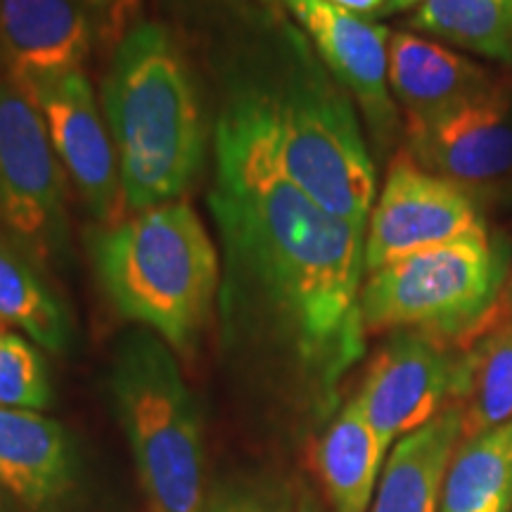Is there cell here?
Listing matches in <instances>:
<instances>
[{"instance_id": "cell-24", "label": "cell", "mask_w": 512, "mask_h": 512, "mask_svg": "<svg viewBox=\"0 0 512 512\" xmlns=\"http://www.w3.org/2000/svg\"><path fill=\"white\" fill-rule=\"evenodd\" d=\"M83 3L88 5V10H95L105 19L112 34H119V29L124 27L126 17L136 8L138 0H83Z\"/></svg>"}, {"instance_id": "cell-9", "label": "cell", "mask_w": 512, "mask_h": 512, "mask_svg": "<svg viewBox=\"0 0 512 512\" xmlns=\"http://www.w3.org/2000/svg\"><path fill=\"white\" fill-rule=\"evenodd\" d=\"M408 155L479 200L512 188V81L494 86L444 117L408 124Z\"/></svg>"}, {"instance_id": "cell-3", "label": "cell", "mask_w": 512, "mask_h": 512, "mask_svg": "<svg viewBox=\"0 0 512 512\" xmlns=\"http://www.w3.org/2000/svg\"><path fill=\"white\" fill-rule=\"evenodd\" d=\"M93 264L107 297L188 354L207 328L221 285L219 252L197 211L169 202L110 226L93 240Z\"/></svg>"}, {"instance_id": "cell-1", "label": "cell", "mask_w": 512, "mask_h": 512, "mask_svg": "<svg viewBox=\"0 0 512 512\" xmlns=\"http://www.w3.org/2000/svg\"><path fill=\"white\" fill-rule=\"evenodd\" d=\"M209 209L228 311L275 335L332 392L366 349V228L318 207L280 166L271 100L242 91L216 126Z\"/></svg>"}, {"instance_id": "cell-15", "label": "cell", "mask_w": 512, "mask_h": 512, "mask_svg": "<svg viewBox=\"0 0 512 512\" xmlns=\"http://www.w3.org/2000/svg\"><path fill=\"white\" fill-rule=\"evenodd\" d=\"M463 437V408L456 401L396 441L384 465L370 512H439L453 451Z\"/></svg>"}, {"instance_id": "cell-10", "label": "cell", "mask_w": 512, "mask_h": 512, "mask_svg": "<svg viewBox=\"0 0 512 512\" xmlns=\"http://www.w3.org/2000/svg\"><path fill=\"white\" fill-rule=\"evenodd\" d=\"M458 356L460 349L415 330H399L377 351L356 401L387 451L453 403Z\"/></svg>"}, {"instance_id": "cell-6", "label": "cell", "mask_w": 512, "mask_h": 512, "mask_svg": "<svg viewBox=\"0 0 512 512\" xmlns=\"http://www.w3.org/2000/svg\"><path fill=\"white\" fill-rule=\"evenodd\" d=\"M505 247L489 240L453 242L368 273L361 316L368 335L425 332L463 349L496 323L508 280Z\"/></svg>"}, {"instance_id": "cell-14", "label": "cell", "mask_w": 512, "mask_h": 512, "mask_svg": "<svg viewBox=\"0 0 512 512\" xmlns=\"http://www.w3.org/2000/svg\"><path fill=\"white\" fill-rule=\"evenodd\" d=\"M494 83V74L441 43L415 34L389 38V88L406 110L408 124L444 117Z\"/></svg>"}, {"instance_id": "cell-7", "label": "cell", "mask_w": 512, "mask_h": 512, "mask_svg": "<svg viewBox=\"0 0 512 512\" xmlns=\"http://www.w3.org/2000/svg\"><path fill=\"white\" fill-rule=\"evenodd\" d=\"M64 169L36 102L0 81V221L36 266L62 264L69 247Z\"/></svg>"}, {"instance_id": "cell-19", "label": "cell", "mask_w": 512, "mask_h": 512, "mask_svg": "<svg viewBox=\"0 0 512 512\" xmlns=\"http://www.w3.org/2000/svg\"><path fill=\"white\" fill-rule=\"evenodd\" d=\"M512 422L465 439L451 460L439 512H510Z\"/></svg>"}, {"instance_id": "cell-22", "label": "cell", "mask_w": 512, "mask_h": 512, "mask_svg": "<svg viewBox=\"0 0 512 512\" xmlns=\"http://www.w3.org/2000/svg\"><path fill=\"white\" fill-rule=\"evenodd\" d=\"M0 406L27 411L50 406V384L43 358L15 332H5L0 347Z\"/></svg>"}, {"instance_id": "cell-21", "label": "cell", "mask_w": 512, "mask_h": 512, "mask_svg": "<svg viewBox=\"0 0 512 512\" xmlns=\"http://www.w3.org/2000/svg\"><path fill=\"white\" fill-rule=\"evenodd\" d=\"M413 24L467 53L512 64V0H422Z\"/></svg>"}, {"instance_id": "cell-4", "label": "cell", "mask_w": 512, "mask_h": 512, "mask_svg": "<svg viewBox=\"0 0 512 512\" xmlns=\"http://www.w3.org/2000/svg\"><path fill=\"white\" fill-rule=\"evenodd\" d=\"M110 384L150 512H202L200 415L171 351L152 332H131Z\"/></svg>"}, {"instance_id": "cell-2", "label": "cell", "mask_w": 512, "mask_h": 512, "mask_svg": "<svg viewBox=\"0 0 512 512\" xmlns=\"http://www.w3.org/2000/svg\"><path fill=\"white\" fill-rule=\"evenodd\" d=\"M102 102L128 207L176 202L200 174L207 140L190 67L162 24L126 31Z\"/></svg>"}, {"instance_id": "cell-25", "label": "cell", "mask_w": 512, "mask_h": 512, "mask_svg": "<svg viewBox=\"0 0 512 512\" xmlns=\"http://www.w3.org/2000/svg\"><path fill=\"white\" fill-rule=\"evenodd\" d=\"M328 3L337 5V8L354 12L358 17H375V15H384L387 12V3L389 0H328Z\"/></svg>"}, {"instance_id": "cell-5", "label": "cell", "mask_w": 512, "mask_h": 512, "mask_svg": "<svg viewBox=\"0 0 512 512\" xmlns=\"http://www.w3.org/2000/svg\"><path fill=\"white\" fill-rule=\"evenodd\" d=\"M283 91L268 93L280 166L318 207L366 228L375 200V166L349 93L292 38Z\"/></svg>"}, {"instance_id": "cell-20", "label": "cell", "mask_w": 512, "mask_h": 512, "mask_svg": "<svg viewBox=\"0 0 512 512\" xmlns=\"http://www.w3.org/2000/svg\"><path fill=\"white\" fill-rule=\"evenodd\" d=\"M0 325H12L48 351L69 344V316L38 266L0 233Z\"/></svg>"}, {"instance_id": "cell-29", "label": "cell", "mask_w": 512, "mask_h": 512, "mask_svg": "<svg viewBox=\"0 0 512 512\" xmlns=\"http://www.w3.org/2000/svg\"><path fill=\"white\" fill-rule=\"evenodd\" d=\"M0 512H3V494H0Z\"/></svg>"}, {"instance_id": "cell-13", "label": "cell", "mask_w": 512, "mask_h": 512, "mask_svg": "<svg viewBox=\"0 0 512 512\" xmlns=\"http://www.w3.org/2000/svg\"><path fill=\"white\" fill-rule=\"evenodd\" d=\"M93 22L83 0H0V55L24 93L91 55Z\"/></svg>"}, {"instance_id": "cell-26", "label": "cell", "mask_w": 512, "mask_h": 512, "mask_svg": "<svg viewBox=\"0 0 512 512\" xmlns=\"http://www.w3.org/2000/svg\"><path fill=\"white\" fill-rule=\"evenodd\" d=\"M498 320H505V323L512 325V266L508 271V280H505L501 302H498Z\"/></svg>"}, {"instance_id": "cell-17", "label": "cell", "mask_w": 512, "mask_h": 512, "mask_svg": "<svg viewBox=\"0 0 512 512\" xmlns=\"http://www.w3.org/2000/svg\"><path fill=\"white\" fill-rule=\"evenodd\" d=\"M387 448L356 396L332 420L316 446V467L332 512H368Z\"/></svg>"}, {"instance_id": "cell-18", "label": "cell", "mask_w": 512, "mask_h": 512, "mask_svg": "<svg viewBox=\"0 0 512 512\" xmlns=\"http://www.w3.org/2000/svg\"><path fill=\"white\" fill-rule=\"evenodd\" d=\"M453 401L463 408V439L512 422V325L498 320L460 349Z\"/></svg>"}, {"instance_id": "cell-28", "label": "cell", "mask_w": 512, "mask_h": 512, "mask_svg": "<svg viewBox=\"0 0 512 512\" xmlns=\"http://www.w3.org/2000/svg\"><path fill=\"white\" fill-rule=\"evenodd\" d=\"M422 0H389L387 3V12H399V10H408V8H415V5H420Z\"/></svg>"}, {"instance_id": "cell-11", "label": "cell", "mask_w": 512, "mask_h": 512, "mask_svg": "<svg viewBox=\"0 0 512 512\" xmlns=\"http://www.w3.org/2000/svg\"><path fill=\"white\" fill-rule=\"evenodd\" d=\"M29 98L41 110L55 155L86 207L117 226L124 219L126 195L112 133L102 121L91 81L83 72H69L36 86Z\"/></svg>"}, {"instance_id": "cell-12", "label": "cell", "mask_w": 512, "mask_h": 512, "mask_svg": "<svg viewBox=\"0 0 512 512\" xmlns=\"http://www.w3.org/2000/svg\"><path fill=\"white\" fill-rule=\"evenodd\" d=\"M313 38L339 86L361 105L382 147L396 133V105L389 95V31L328 0H285Z\"/></svg>"}, {"instance_id": "cell-8", "label": "cell", "mask_w": 512, "mask_h": 512, "mask_svg": "<svg viewBox=\"0 0 512 512\" xmlns=\"http://www.w3.org/2000/svg\"><path fill=\"white\" fill-rule=\"evenodd\" d=\"M465 240H489L479 204L458 185L415 164L408 152H399L370 214L366 271Z\"/></svg>"}, {"instance_id": "cell-23", "label": "cell", "mask_w": 512, "mask_h": 512, "mask_svg": "<svg viewBox=\"0 0 512 512\" xmlns=\"http://www.w3.org/2000/svg\"><path fill=\"white\" fill-rule=\"evenodd\" d=\"M202 512H297V508L285 486L259 477H238L216 484Z\"/></svg>"}, {"instance_id": "cell-16", "label": "cell", "mask_w": 512, "mask_h": 512, "mask_svg": "<svg viewBox=\"0 0 512 512\" xmlns=\"http://www.w3.org/2000/svg\"><path fill=\"white\" fill-rule=\"evenodd\" d=\"M72 479L67 432L27 408L0 406V484L29 505H46Z\"/></svg>"}, {"instance_id": "cell-27", "label": "cell", "mask_w": 512, "mask_h": 512, "mask_svg": "<svg viewBox=\"0 0 512 512\" xmlns=\"http://www.w3.org/2000/svg\"><path fill=\"white\" fill-rule=\"evenodd\" d=\"M297 512H323V508H320L318 498L313 494H304L302 498H299L297 503Z\"/></svg>"}]
</instances>
